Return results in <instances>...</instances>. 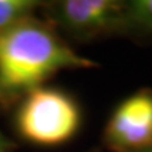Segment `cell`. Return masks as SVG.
I'll return each mask as SVG.
<instances>
[{"label":"cell","mask_w":152,"mask_h":152,"mask_svg":"<svg viewBox=\"0 0 152 152\" xmlns=\"http://www.w3.org/2000/svg\"><path fill=\"white\" fill-rule=\"evenodd\" d=\"M0 152H7V151L6 149H0Z\"/></svg>","instance_id":"cell-9"},{"label":"cell","mask_w":152,"mask_h":152,"mask_svg":"<svg viewBox=\"0 0 152 152\" xmlns=\"http://www.w3.org/2000/svg\"><path fill=\"white\" fill-rule=\"evenodd\" d=\"M106 138L115 151L152 148V93L140 92L125 99L110 118Z\"/></svg>","instance_id":"cell-4"},{"label":"cell","mask_w":152,"mask_h":152,"mask_svg":"<svg viewBox=\"0 0 152 152\" xmlns=\"http://www.w3.org/2000/svg\"><path fill=\"white\" fill-rule=\"evenodd\" d=\"M142 152H152V148H149V149H147V151H142Z\"/></svg>","instance_id":"cell-8"},{"label":"cell","mask_w":152,"mask_h":152,"mask_svg":"<svg viewBox=\"0 0 152 152\" xmlns=\"http://www.w3.org/2000/svg\"><path fill=\"white\" fill-rule=\"evenodd\" d=\"M0 149H6V141L0 135Z\"/></svg>","instance_id":"cell-7"},{"label":"cell","mask_w":152,"mask_h":152,"mask_svg":"<svg viewBox=\"0 0 152 152\" xmlns=\"http://www.w3.org/2000/svg\"><path fill=\"white\" fill-rule=\"evenodd\" d=\"M125 7L115 0H65L56 7V17L72 35L93 38L127 28Z\"/></svg>","instance_id":"cell-3"},{"label":"cell","mask_w":152,"mask_h":152,"mask_svg":"<svg viewBox=\"0 0 152 152\" xmlns=\"http://www.w3.org/2000/svg\"><path fill=\"white\" fill-rule=\"evenodd\" d=\"M96 61L75 52L31 18L0 31V90L33 92L64 69H93Z\"/></svg>","instance_id":"cell-1"},{"label":"cell","mask_w":152,"mask_h":152,"mask_svg":"<svg viewBox=\"0 0 152 152\" xmlns=\"http://www.w3.org/2000/svg\"><path fill=\"white\" fill-rule=\"evenodd\" d=\"M39 4L37 0H0V31L31 18Z\"/></svg>","instance_id":"cell-5"},{"label":"cell","mask_w":152,"mask_h":152,"mask_svg":"<svg viewBox=\"0 0 152 152\" xmlns=\"http://www.w3.org/2000/svg\"><path fill=\"white\" fill-rule=\"evenodd\" d=\"M127 28L152 34V0H132L125 7Z\"/></svg>","instance_id":"cell-6"},{"label":"cell","mask_w":152,"mask_h":152,"mask_svg":"<svg viewBox=\"0 0 152 152\" xmlns=\"http://www.w3.org/2000/svg\"><path fill=\"white\" fill-rule=\"evenodd\" d=\"M80 124V111L66 93L38 87L28 93L17 114L18 131L38 145H59L69 141Z\"/></svg>","instance_id":"cell-2"}]
</instances>
